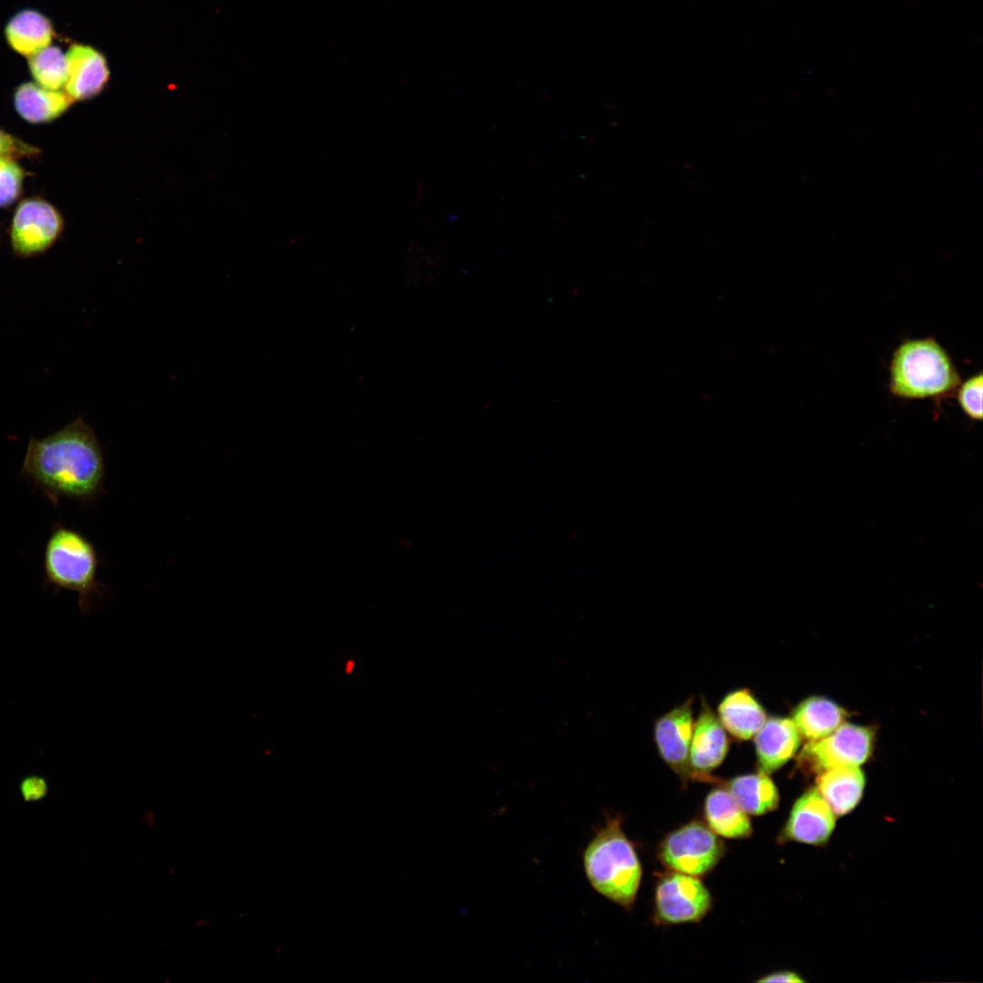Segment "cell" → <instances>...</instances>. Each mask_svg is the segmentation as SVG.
I'll list each match as a JSON object with an SVG mask.
<instances>
[{"label":"cell","instance_id":"obj_1","mask_svg":"<svg viewBox=\"0 0 983 983\" xmlns=\"http://www.w3.org/2000/svg\"><path fill=\"white\" fill-rule=\"evenodd\" d=\"M21 473L50 499L88 501L102 490L104 455L93 428L78 417L42 438H31Z\"/></svg>","mask_w":983,"mask_h":983},{"label":"cell","instance_id":"obj_2","mask_svg":"<svg viewBox=\"0 0 983 983\" xmlns=\"http://www.w3.org/2000/svg\"><path fill=\"white\" fill-rule=\"evenodd\" d=\"M621 815H606L605 823L583 852V867L592 888L626 910H631L641 885L642 866L633 842L623 829Z\"/></svg>","mask_w":983,"mask_h":983},{"label":"cell","instance_id":"obj_3","mask_svg":"<svg viewBox=\"0 0 983 983\" xmlns=\"http://www.w3.org/2000/svg\"><path fill=\"white\" fill-rule=\"evenodd\" d=\"M960 377L946 350L931 337L903 341L889 365V390L905 400L942 399L956 392Z\"/></svg>","mask_w":983,"mask_h":983},{"label":"cell","instance_id":"obj_4","mask_svg":"<svg viewBox=\"0 0 983 983\" xmlns=\"http://www.w3.org/2000/svg\"><path fill=\"white\" fill-rule=\"evenodd\" d=\"M97 567V552L88 539L68 527L53 528L44 552L46 580L56 587L76 592L84 614L91 612L93 597L100 592Z\"/></svg>","mask_w":983,"mask_h":983},{"label":"cell","instance_id":"obj_5","mask_svg":"<svg viewBox=\"0 0 983 983\" xmlns=\"http://www.w3.org/2000/svg\"><path fill=\"white\" fill-rule=\"evenodd\" d=\"M724 854L720 836L698 820L668 833L657 848V856L668 870L698 877L711 872Z\"/></svg>","mask_w":983,"mask_h":983},{"label":"cell","instance_id":"obj_6","mask_svg":"<svg viewBox=\"0 0 983 983\" xmlns=\"http://www.w3.org/2000/svg\"><path fill=\"white\" fill-rule=\"evenodd\" d=\"M712 904V896L698 877L669 870L656 883L653 917L660 925L696 923Z\"/></svg>","mask_w":983,"mask_h":983},{"label":"cell","instance_id":"obj_7","mask_svg":"<svg viewBox=\"0 0 983 983\" xmlns=\"http://www.w3.org/2000/svg\"><path fill=\"white\" fill-rule=\"evenodd\" d=\"M63 226V218L52 204L38 197L24 199L17 206L10 227L15 255L29 258L45 253L58 239Z\"/></svg>","mask_w":983,"mask_h":983},{"label":"cell","instance_id":"obj_8","mask_svg":"<svg viewBox=\"0 0 983 983\" xmlns=\"http://www.w3.org/2000/svg\"><path fill=\"white\" fill-rule=\"evenodd\" d=\"M872 744L871 729L843 723L827 736L808 742L801 757L821 772L836 766H859L869 757Z\"/></svg>","mask_w":983,"mask_h":983},{"label":"cell","instance_id":"obj_9","mask_svg":"<svg viewBox=\"0 0 983 983\" xmlns=\"http://www.w3.org/2000/svg\"><path fill=\"white\" fill-rule=\"evenodd\" d=\"M835 816L817 789H810L795 802L778 839L781 843L825 845L835 829Z\"/></svg>","mask_w":983,"mask_h":983},{"label":"cell","instance_id":"obj_10","mask_svg":"<svg viewBox=\"0 0 983 983\" xmlns=\"http://www.w3.org/2000/svg\"><path fill=\"white\" fill-rule=\"evenodd\" d=\"M691 699L662 715L654 725V739L664 763L682 780L690 777L689 753L694 730Z\"/></svg>","mask_w":983,"mask_h":983},{"label":"cell","instance_id":"obj_11","mask_svg":"<svg viewBox=\"0 0 983 983\" xmlns=\"http://www.w3.org/2000/svg\"><path fill=\"white\" fill-rule=\"evenodd\" d=\"M728 750L729 740L725 729L704 700L698 719L694 725L689 753L690 777L699 781L716 782L710 773L724 762Z\"/></svg>","mask_w":983,"mask_h":983},{"label":"cell","instance_id":"obj_12","mask_svg":"<svg viewBox=\"0 0 983 983\" xmlns=\"http://www.w3.org/2000/svg\"><path fill=\"white\" fill-rule=\"evenodd\" d=\"M66 93L74 100H86L99 94L109 77L104 56L92 46L73 44L66 54Z\"/></svg>","mask_w":983,"mask_h":983},{"label":"cell","instance_id":"obj_13","mask_svg":"<svg viewBox=\"0 0 983 983\" xmlns=\"http://www.w3.org/2000/svg\"><path fill=\"white\" fill-rule=\"evenodd\" d=\"M800 734L791 718H767L755 735L759 771L767 775L786 764L798 750Z\"/></svg>","mask_w":983,"mask_h":983},{"label":"cell","instance_id":"obj_14","mask_svg":"<svg viewBox=\"0 0 983 983\" xmlns=\"http://www.w3.org/2000/svg\"><path fill=\"white\" fill-rule=\"evenodd\" d=\"M717 713L724 728L739 740L754 737L767 719L765 710L745 688L727 694L719 704Z\"/></svg>","mask_w":983,"mask_h":983},{"label":"cell","instance_id":"obj_15","mask_svg":"<svg viewBox=\"0 0 983 983\" xmlns=\"http://www.w3.org/2000/svg\"><path fill=\"white\" fill-rule=\"evenodd\" d=\"M865 784V775L859 766H836L822 771L817 779V791L836 816H844L860 801Z\"/></svg>","mask_w":983,"mask_h":983},{"label":"cell","instance_id":"obj_16","mask_svg":"<svg viewBox=\"0 0 983 983\" xmlns=\"http://www.w3.org/2000/svg\"><path fill=\"white\" fill-rule=\"evenodd\" d=\"M705 824L718 836L747 838L753 832L748 815L725 787L712 789L704 803Z\"/></svg>","mask_w":983,"mask_h":983},{"label":"cell","instance_id":"obj_17","mask_svg":"<svg viewBox=\"0 0 983 983\" xmlns=\"http://www.w3.org/2000/svg\"><path fill=\"white\" fill-rule=\"evenodd\" d=\"M73 102L65 90H52L32 82L21 84L14 95L16 112L31 124H44L56 119Z\"/></svg>","mask_w":983,"mask_h":983},{"label":"cell","instance_id":"obj_18","mask_svg":"<svg viewBox=\"0 0 983 983\" xmlns=\"http://www.w3.org/2000/svg\"><path fill=\"white\" fill-rule=\"evenodd\" d=\"M5 35L14 51L31 56L50 46L56 31L47 16L34 9H24L9 19Z\"/></svg>","mask_w":983,"mask_h":983},{"label":"cell","instance_id":"obj_19","mask_svg":"<svg viewBox=\"0 0 983 983\" xmlns=\"http://www.w3.org/2000/svg\"><path fill=\"white\" fill-rule=\"evenodd\" d=\"M725 786L747 815L763 816L778 806L777 787L769 775L762 771L735 776Z\"/></svg>","mask_w":983,"mask_h":983},{"label":"cell","instance_id":"obj_20","mask_svg":"<svg viewBox=\"0 0 983 983\" xmlns=\"http://www.w3.org/2000/svg\"><path fill=\"white\" fill-rule=\"evenodd\" d=\"M846 716V711L833 701L814 696L796 707L792 720L800 736L813 742L830 735L844 723Z\"/></svg>","mask_w":983,"mask_h":983},{"label":"cell","instance_id":"obj_21","mask_svg":"<svg viewBox=\"0 0 983 983\" xmlns=\"http://www.w3.org/2000/svg\"><path fill=\"white\" fill-rule=\"evenodd\" d=\"M28 66L36 84L52 89L61 90L67 78V60L62 49L48 46L29 56Z\"/></svg>","mask_w":983,"mask_h":983},{"label":"cell","instance_id":"obj_22","mask_svg":"<svg viewBox=\"0 0 983 983\" xmlns=\"http://www.w3.org/2000/svg\"><path fill=\"white\" fill-rule=\"evenodd\" d=\"M25 176L15 159L0 160V208L10 206L17 199Z\"/></svg>","mask_w":983,"mask_h":983},{"label":"cell","instance_id":"obj_23","mask_svg":"<svg viewBox=\"0 0 983 983\" xmlns=\"http://www.w3.org/2000/svg\"><path fill=\"white\" fill-rule=\"evenodd\" d=\"M982 388L983 377L979 372L960 382L956 390L959 407L973 421L982 419Z\"/></svg>","mask_w":983,"mask_h":983},{"label":"cell","instance_id":"obj_24","mask_svg":"<svg viewBox=\"0 0 983 983\" xmlns=\"http://www.w3.org/2000/svg\"><path fill=\"white\" fill-rule=\"evenodd\" d=\"M38 147L0 128V160L5 158H33L40 155Z\"/></svg>","mask_w":983,"mask_h":983},{"label":"cell","instance_id":"obj_25","mask_svg":"<svg viewBox=\"0 0 983 983\" xmlns=\"http://www.w3.org/2000/svg\"><path fill=\"white\" fill-rule=\"evenodd\" d=\"M20 790L25 800H38L46 796L47 784L41 776L28 775L21 781Z\"/></svg>","mask_w":983,"mask_h":983},{"label":"cell","instance_id":"obj_26","mask_svg":"<svg viewBox=\"0 0 983 983\" xmlns=\"http://www.w3.org/2000/svg\"><path fill=\"white\" fill-rule=\"evenodd\" d=\"M756 981L757 982H787V983L789 982V983H796V982H804L805 979H803L796 972L788 971V970H782V971H775V972H773V973L766 974V975L763 976L762 978H760L759 979H757Z\"/></svg>","mask_w":983,"mask_h":983},{"label":"cell","instance_id":"obj_27","mask_svg":"<svg viewBox=\"0 0 983 983\" xmlns=\"http://www.w3.org/2000/svg\"><path fill=\"white\" fill-rule=\"evenodd\" d=\"M352 666H353V663L350 662V664H348V667H347V672H350L351 669H352Z\"/></svg>","mask_w":983,"mask_h":983}]
</instances>
